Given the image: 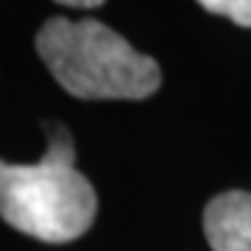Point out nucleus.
I'll list each match as a JSON object with an SVG mask.
<instances>
[{
	"label": "nucleus",
	"mask_w": 251,
	"mask_h": 251,
	"mask_svg": "<svg viewBox=\"0 0 251 251\" xmlns=\"http://www.w3.org/2000/svg\"><path fill=\"white\" fill-rule=\"evenodd\" d=\"M36 53L59 87L78 100H143L162 84L151 56L92 17H50L36 34Z\"/></svg>",
	"instance_id": "1"
},
{
	"label": "nucleus",
	"mask_w": 251,
	"mask_h": 251,
	"mask_svg": "<svg viewBox=\"0 0 251 251\" xmlns=\"http://www.w3.org/2000/svg\"><path fill=\"white\" fill-rule=\"evenodd\" d=\"M48 134V153L34 165L0 159V218L42 243H70L92 226L98 198L75 171L70 131L53 126Z\"/></svg>",
	"instance_id": "2"
},
{
	"label": "nucleus",
	"mask_w": 251,
	"mask_h": 251,
	"mask_svg": "<svg viewBox=\"0 0 251 251\" xmlns=\"http://www.w3.org/2000/svg\"><path fill=\"white\" fill-rule=\"evenodd\" d=\"M204 234L212 251H251V193L229 190L204 209Z\"/></svg>",
	"instance_id": "3"
},
{
	"label": "nucleus",
	"mask_w": 251,
	"mask_h": 251,
	"mask_svg": "<svg viewBox=\"0 0 251 251\" xmlns=\"http://www.w3.org/2000/svg\"><path fill=\"white\" fill-rule=\"evenodd\" d=\"M201 9L229 17L243 28H251V0H201Z\"/></svg>",
	"instance_id": "4"
},
{
	"label": "nucleus",
	"mask_w": 251,
	"mask_h": 251,
	"mask_svg": "<svg viewBox=\"0 0 251 251\" xmlns=\"http://www.w3.org/2000/svg\"><path fill=\"white\" fill-rule=\"evenodd\" d=\"M64 9H98L100 0H64Z\"/></svg>",
	"instance_id": "5"
}]
</instances>
